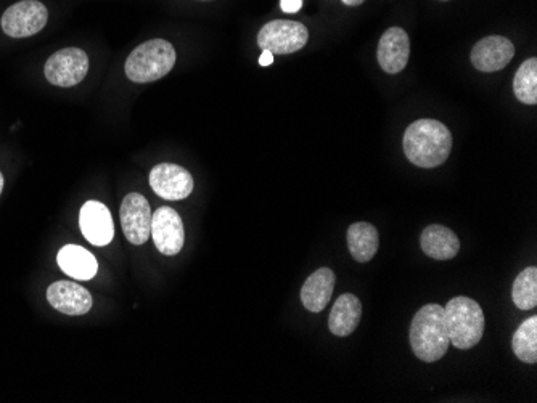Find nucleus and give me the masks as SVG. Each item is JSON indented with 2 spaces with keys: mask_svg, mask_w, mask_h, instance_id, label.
Wrapping results in <instances>:
<instances>
[{
  "mask_svg": "<svg viewBox=\"0 0 537 403\" xmlns=\"http://www.w3.org/2000/svg\"><path fill=\"white\" fill-rule=\"evenodd\" d=\"M404 153L415 166L433 169L449 158L452 150L451 131L436 119H419L407 127Z\"/></svg>",
  "mask_w": 537,
  "mask_h": 403,
  "instance_id": "1",
  "label": "nucleus"
},
{
  "mask_svg": "<svg viewBox=\"0 0 537 403\" xmlns=\"http://www.w3.org/2000/svg\"><path fill=\"white\" fill-rule=\"evenodd\" d=\"M444 307L428 304L417 312L410 323V346L422 362H438L449 349Z\"/></svg>",
  "mask_w": 537,
  "mask_h": 403,
  "instance_id": "2",
  "label": "nucleus"
},
{
  "mask_svg": "<svg viewBox=\"0 0 537 403\" xmlns=\"http://www.w3.org/2000/svg\"><path fill=\"white\" fill-rule=\"evenodd\" d=\"M176 65V50L173 44L163 39L140 44L129 53L126 60V76L137 84H148L164 78Z\"/></svg>",
  "mask_w": 537,
  "mask_h": 403,
  "instance_id": "3",
  "label": "nucleus"
},
{
  "mask_svg": "<svg viewBox=\"0 0 537 403\" xmlns=\"http://www.w3.org/2000/svg\"><path fill=\"white\" fill-rule=\"evenodd\" d=\"M444 317H446L449 339H451L452 346H456L457 349L468 351L483 338V309L473 299L465 298V296L451 299L444 307Z\"/></svg>",
  "mask_w": 537,
  "mask_h": 403,
  "instance_id": "4",
  "label": "nucleus"
},
{
  "mask_svg": "<svg viewBox=\"0 0 537 403\" xmlns=\"http://www.w3.org/2000/svg\"><path fill=\"white\" fill-rule=\"evenodd\" d=\"M308 41V28L298 21L274 20L264 25L258 34L259 47L274 55L298 52Z\"/></svg>",
  "mask_w": 537,
  "mask_h": 403,
  "instance_id": "5",
  "label": "nucleus"
},
{
  "mask_svg": "<svg viewBox=\"0 0 537 403\" xmlns=\"http://www.w3.org/2000/svg\"><path fill=\"white\" fill-rule=\"evenodd\" d=\"M49 12L46 5L37 0H23L5 10L2 15V29L7 36L21 39V37L34 36L47 25Z\"/></svg>",
  "mask_w": 537,
  "mask_h": 403,
  "instance_id": "6",
  "label": "nucleus"
},
{
  "mask_svg": "<svg viewBox=\"0 0 537 403\" xmlns=\"http://www.w3.org/2000/svg\"><path fill=\"white\" fill-rule=\"evenodd\" d=\"M89 71V58L81 49H63L47 60L44 74L52 86H78Z\"/></svg>",
  "mask_w": 537,
  "mask_h": 403,
  "instance_id": "7",
  "label": "nucleus"
},
{
  "mask_svg": "<svg viewBox=\"0 0 537 403\" xmlns=\"http://www.w3.org/2000/svg\"><path fill=\"white\" fill-rule=\"evenodd\" d=\"M152 209L144 196L131 193L121 204V227L132 245H144L152 235Z\"/></svg>",
  "mask_w": 537,
  "mask_h": 403,
  "instance_id": "8",
  "label": "nucleus"
},
{
  "mask_svg": "<svg viewBox=\"0 0 537 403\" xmlns=\"http://www.w3.org/2000/svg\"><path fill=\"white\" fill-rule=\"evenodd\" d=\"M153 192L164 200H185L193 192V177L184 167L176 164H158L150 172Z\"/></svg>",
  "mask_w": 537,
  "mask_h": 403,
  "instance_id": "9",
  "label": "nucleus"
},
{
  "mask_svg": "<svg viewBox=\"0 0 537 403\" xmlns=\"http://www.w3.org/2000/svg\"><path fill=\"white\" fill-rule=\"evenodd\" d=\"M152 237L164 256H176L184 248L185 233L182 219L173 208H160L152 217Z\"/></svg>",
  "mask_w": 537,
  "mask_h": 403,
  "instance_id": "10",
  "label": "nucleus"
},
{
  "mask_svg": "<svg viewBox=\"0 0 537 403\" xmlns=\"http://www.w3.org/2000/svg\"><path fill=\"white\" fill-rule=\"evenodd\" d=\"M515 57V45L507 37L489 36L476 42L472 50V63L476 70L494 73L504 70Z\"/></svg>",
  "mask_w": 537,
  "mask_h": 403,
  "instance_id": "11",
  "label": "nucleus"
},
{
  "mask_svg": "<svg viewBox=\"0 0 537 403\" xmlns=\"http://www.w3.org/2000/svg\"><path fill=\"white\" fill-rule=\"evenodd\" d=\"M82 235L91 245L107 246L115 237V227L110 211L99 201H87L79 214Z\"/></svg>",
  "mask_w": 537,
  "mask_h": 403,
  "instance_id": "12",
  "label": "nucleus"
},
{
  "mask_svg": "<svg viewBox=\"0 0 537 403\" xmlns=\"http://www.w3.org/2000/svg\"><path fill=\"white\" fill-rule=\"evenodd\" d=\"M409 34L402 28H390L383 33L378 44L377 58L382 70L388 74L401 73L409 63Z\"/></svg>",
  "mask_w": 537,
  "mask_h": 403,
  "instance_id": "13",
  "label": "nucleus"
},
{
  "mask_svg": "<svg viewBox=\"0 0 537 403\" xmlns=\"http://www.w3.org/2000/svg\"><path fill=\"white\" fill-rule=\"evenodd\" d=\"M47 301L50 306L65 315H86L92 309V296L86 288L71 283V281H57L47 290Z\"/></svg>",
  "mask_w": 537,
  "mask_h": 403,
  "instance_id": "14",
  "label": "nucleus"
},
{
  "mask_svg": "<svg viewBox=\"0 0 537 403\" xmlns=\"http://www.w3.org/2000/svg\"><path fill=\"white\" fill-rule=\"evenodd\" d=\"M423 253L436 261H449L459 254L460 241L451 228L444 225H430L425 228L420 237Z\"/></svg>",
  "mask_w": 537,
  "mask_h": 403,
  "instance_id": "15",
  "label": "nucleus"
},
{
  "mask_svg": "<svg viewBox=\"0 0 537 403\" xmlns=\"http://www.w3.org/2000/svg\"><path fill=\"white\" fill-rule=\"evenodd\" d=\"M333 290H335V273L332 270H316L311 277L306 280L301 290V301L303 306L309 312L319 314L327 307L328 302L332 299Z\"/></svg>",
  "mask_w": 537,
  "mask_h": 403,
  "instance_id": "16",
  "label": "nucleus"
},
{
  "mask_svg": "<svg viewBox=\"0 0 537 403\" xmlns=\"http://www.w3.org/2000/svg\"><path fill=\"white\" fill-rule=\"evenodd\" d=\"M361 317L362 304L359 298L354 294H341L328 317V328L335 336L345 338L356 331Z\"/></svg>",
  "mask_w": 537,
  "mask_h": 403,
  "instance_id": "17",
  "label": "nucleus"
},
{
  "mask_svg": "<svg viewBox=\"0 0 537 403\" xmlns=\"http://www.w3.org/2000/svg\"><path fill=\"white\" fill-rule=\"evenodd\" d=\"M57 262L63 272L76 280H92L99 272L97 259L81 246L68 245L60 249Z\"/></svg>",
  "mask_w": 537,
  "mask_h": 403,
  "instance_id": "18",
  "label": "nucleus"
},
{
  "mask_svg": "<svg viewBox=\"0 0 537 403\" xmlns=\"http://www.w3.org/2000/svg\"><path fill=\"white\" fill-rule=\"evenodd\" d=\"M380 246L377 228L367 222H356L348 230V248L357 262H369L374 259Z\"/></svg>",
  "mask_w": 537,
  "mask_h": 403,
  "instance_id": "19",
  "label": "nucleus"
},
{
  "mask_svg": "<svg viewBox=\"0 0 537 403\" xmlns=\"http://www.w3.org/2000/svg\"><path fill=\"white\" fill-rule=\"evenodd\" d=\"M513 352L521 362H537V317L528 318L521 323L512 339Z\"/></svg>",
  "mask_w": 537,
  "mask_h": 403,
  "instance_id": "20",
  "label": "nucleus"
},
{
  "mask_svg": "<svg viewBox=\"0 0 537 403\" xmlns=\"http://www.w3.org/2000/svg\"><path fill=\"white\" fill-rule=\"evenodd\" d=\"M515 97L525 105L537 103V58H529L518 68L513 79Z\"/></svg>",
  "mask_w": 537,
  "mask_h": 403,
  "instance_id": "21",
  "label": "nucleus"
},
{
  "mask_svg": "<svg viewBox=\"0 0 537 403\" xmlns=\"http://www.w3.org/2000/svg\"><path fill=\"white\" fill-rule=\"evenodd\" d=\"M512 299L520 310H531L537 306V269L528 267L515 278Z\"/></svg>",
  "mask_w": 537,
  "mask_h": 403,
  "instance_id": "22",
  "label": "nucleus"
},
{
  "mask_svg": "<svg viewBox=\"0 0 537 403\" xmlns=\"http://www.w3.org/2000/svg\"><path fill=\"white\" fill-rule=\"evenodd\" d=\"M303 7V0H280V9L285 13H298Z\"/></svg>",
  "mask_w": 537,
  "mask_h": 403,
  "instance_id": "23",
  "label": "nucleus"
},
{
  "mask_svg": "<svg viewBox=\"0 0 537 403\" xmlns=\"http://www.w3.org/2000/svg\"><path fill=\"white\" fill-rule=\"evenodd\" d=\"M272 63H274V53L267 52V50H263V53H261V57H259V65L271 66Z\"/></svg>",
  "mask_w": 537,
  "mask_h": 403,
  "instance_id": "24",
  "label": "nucleus"
},
{
  "mask_svg": "<svg viewBox=\"0 0 537 403\" xmlns=\"http://www.w3.org/2000/svg\"><path fill=\"white\" fill-rule=\"evenodd\" d=\"M365 0H343V4L348 7H357V5L364 4Z\"/></svg>",
  "mask_w": 537,
  "mask_h": 403,
  "instance_id": "25",
  "label": "nucleus"
},
{
  "mask_svg": "<svg viewBox=\"0 0 537 403\" xmlns=\"http://www.w3.org/2000/svg\"><path fill=\"white\" fill-rule=\"evenodd\" d=\"M2 190H4V176H2V172H0V195H2Z\"/></svg>",
  "mask_w": 537,
  "mask_h": 403,
  "instance_id": "26",
  "label": "nucleus"
}]
</instances>
